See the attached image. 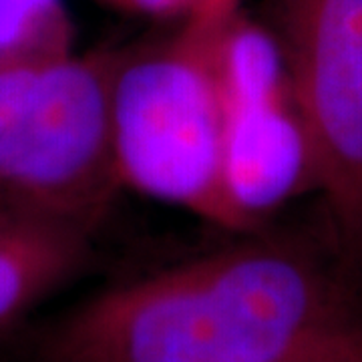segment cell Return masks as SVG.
<instances>
[{"label":"cell","instance_id":"obj_5","mask_svg":"<svg viewBox=\"0 0 362 362\" xmlns=\"http://www.w3.org/2000/svg\"><path fill=\"white\" fill-rule=\"evenodd\" d=\"M89 230L0 209V334L77 276Z\"/></svg>","mask_w":362,"mask_h":362},{"label":"cell","instance_id":"obj_1","mask_svg":"<svg viewBox=\"0 0 362 362\" xmlns=\"http://www.w3.org/2000/svg\"><path fill=\"white\" fill-rule=\"evenodd\" d=\"M362 322L342 258L246 233L107 286L39 328L26 362H282Z\"/></svg>","mask_w":362,"mask_h":362},{"label":"cell","instance_id":"obj_3","mask_svg":"<svg viewBox=\"0 0 362 362\" xmlns=\"http://www.w3.org/2000/svg\"><path fill=\"white\" fill-rule=\"evenodd\" d=\"M119 52L71 39L0 59V209L89 230L121 181L111 127Z\"/></svg>","mask_w":362,"mask_h":362},{"label":"cell","instance_id":"obj_4","mask_svg":"<svg viewBox=\"0 0 362 362\" xmlns=\"http://www.w3.org/2000/svg\"><path fill=\"white\" fill-rule=\"evenodd\" d=\"M274 40L334 252L362 268V0H270Z\"/></svg>","mask_w":362,"mask_h":362},{"label":"cell","instance_id":"obj_2","mask_svg":"<svg viewBox=\"0 0 362 362\" xmlns=\"http://www.w3.org/2000/svg\"><path fill=\"white\" fill-rule=\"evenodd\" d=\"M240 11L189 13L169 39L119 52L111 127L121 185L226 232H254L233 181L232 28Z\"/></svg>","mask_w":362,"mask_h":362},{"label":"cell","instance_id":"obj_7","mask_svg":"<svg viewBox=\"0 0 362 362\" xmlns=\"http://www.w3.org/2000/svg\"><path fill=\"white\" fill-rule=\"evenodd\" d=\"M240 0H199L192 13H233L238 11Z\"/></svg>","mask_w":362,"mask_h":362},{"label":"cell","instance_id":"obj_6","mask_svg":"<svg viewBox=\"0 0 362 362\" xmlns=\"http://www.w3.org/2000/svg\"><path fill=\"white\" fill-rule=\"evenodd\" d=\"M282 362H362V322L324 338Z\"/></svg>","mask_w":362,"mask_h":362}]
</instances>
